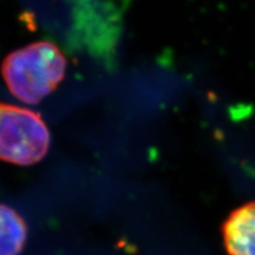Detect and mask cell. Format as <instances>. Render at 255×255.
I'll return each mask as SVG.
<instances>
[{
  "mask_svg": "<svg viewBox=\"0 0 255 255\" xmlns=\"http://www.w3.org/2000/svg\"><path fill=\"white\" fill-rule=\"evenodd\" d=\"M68 60L56 44L34 41L12 51L1 63V76L17 100L40 103L65 77Z\"/></svg>",
  "mask_w": 255,
  "mask_h": 255,
  "instance_id": "1",
  "label": "cell"
},
{
  "mask_svg": "<svg viewBox=\"0 0 255 255\" xmlns=\"http://www.w3.org/2000/svg\"><path fill=\"white\" fill-rule=\"evenodd\" d=\"M51 135L39 114L0 103V159L17 165L36 164L45 157Z\"/></svg>",
  "mask_w": 255,
  "mask_h": 255,
  "instance_id": "2",
  "label": "cell"
},
{
  "mask_svg": "<svg viewBox=\"0 0 255 255\" xmlns=\"http://www.w3.org/2000/svg\"><path fill=\"white\" fill-rule=\"evenodd\" d=\"M229 255H255V202L234 209L222 226Z\"/></svg>",
  "mask_w": 255,
  "mask_h": 255,
  "instance_id": "3",
  "label": "cell"
},
{
  "mask_svg": "<svg viewBox=\"0 0 255 255\" xmlns=\"http://www.w3.org/2000/svg\"><path fill=\"white\" fill-rule=\"evenodd\" d=\"M27 240V226L18 212L0 203V255H19Z\"/></svg>",
  "mask_w": 255,
  "mask_h": 255,
  "instance_id": "4",
  "label": "cell"
}]
</instances>
